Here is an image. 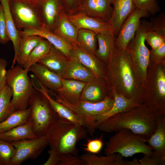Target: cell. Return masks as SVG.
<instances>
[{
    "mask_svg": "<svg viewBox=\"0 0 165 165\" xmlns=\"http://www.w3.org/2000/svg\"><path fill=\"white\" fill-rule=\"evenodd\" d=\"M16 149L10 165H20L29 159L35 160L47 146L45 135L34 138L25 139L11 143Z\"/></svg>",
    "mask_w": 165,
    "mask_h": 165,
    "instance_id": "obj_10",
    "label": "cell"
},
{
    "mask_svg": "<svg viewBox=\"0 0 165 165\" xmlns=\"http://www.w3.org/2000/svg\"><path fill=\"white\" fill-rule=\"evenodd\" d=\"M158 0H133L136 8L154 15L160 11Z\"/></svg>",
    "mask_w": 165,
    "mask_h": 165,
    "instance_id": "obj_37",
    "label": "cell"
},
{
    "mask_svg": "<svg viewBox=\"0 0 165 165\" xmlns=\"http://www.w3.org/2000/svg\"><path fill=\"white\" fill-rule=\"evenodd\" d=\"M165 56V42L163 43L158 48L152 50L150 52V57H152L156 60H161Z\"/></svg>",
    "mask_w": 165,
    "mask_h": 165,
    "instance_id": "obj_46",
    "label": "cell"
},
{
    "mask_svg": "<svg viewBox=\"0 0 165 165\" xmlns=\"http://www.w3.org/2000/svg\"><path fill=\"white\" fill-rule=\"evenodd\" d=\"M112 11V0H81L72 13H82L101 21L108 23Z\"/></svg>",
    "mask_w": 165,
    "mask_h": 165,
    "instance_id": "obj_12",
    "label": "cell"
},
{
    "mask_svg": "<svg viewBox=\"0 0 165 165\" xmlns=\"http://www.w3.org/2000/svg\"><path fill=\"white\" fill-rule=\"evenodd\" d=\"M31 125L27 122L0 134V139L11 143L20 140L38 138Z\"/></svg>",
    "mask_w": 165,
    "mask_h": 165,
    "instance_id": "obj_28",
    "label": "cell"
},
{
    "mask_svg": "<svg viewBox=\"0 0 165 165\" xmlns=\"http://www.w3.org/2000/svg\"><path fill=\"white\" fill-rule=\"evenodd\" d=\"M64 9L67 14L73 13L78 6L81 0H61Z\"/></svg>",
    "mask_w": 165,
    "mask_h": 165,
    "instance_id": "obj_45",
    "label": "cell"
},
{
    "mask_svg": "<svg viewBox=\"0 0 165 165\" xmlns=\"http://www.w3.org/2000/svg\"><path fill=\"white\" fill-rule=\"evenodd\" d=\"M115 37L112 31L97 34L98 47L95 55L100 60L108 62L116 48Z\"/></svg>",
    "mask_w": 165,
    "mask_h": 165,
    "instance_id": "obj_25",
    "label": "cell"
},
{
    "mask_svg": "<svg viewBox=\"0 0 165 165\" xmlns=\"http://www.w3.org/2000/svg\"><path fill=\"white\" fill-rule=\"evenodd\" d=\"M113 96L114 101L112 108L107 112L95 118L96 126L97 124L105 119L140 105L133 100L126 97L116 90L113 91Z\"/></svg>",
    "mask_w": 165,
    "mask_h": 165,
    "instance_id": "obj_24",
    "label": "cell"
},
{
    "mask_svg": "<svg viewBox=\"0 0 165 165\" xmlns=\"http://www.w3.org/2000/svg\"><path fill=\"white\" fill-rule=\"evenodd\" d=\"M152 28L150 22L141 20L134 38L127 47L136 72L143 79L146 76L150 60V51L145 45V36L148 31L152 30Z\"/></svg>",
    "mask_w": 165,
    "mask_h": 165,
    "instance_id": "obj_9",
    "label": "cell"
},
{
    "mask_svg": "<svg viewBox=\"0 0 165 165\" xmlns=\"http://www.w3.org/2000/svg\"><path fill=\"white\" fill-rule=\"evenodd\" d=\"M30 112L29 106L24 110L15 111L5 120L0 123V134L28 122Z\"/></svg>",
    "mask_w": 165,
    "mask_h": 165,
    "instance_id": "obj_30",
    "label": "cell"
},
{
    "mask_svg": "<svg viewBox=\"0 0 165 165\" xmlns=\"http://www.w3.org/2000/svg\"><path fill=\"white\" fill-rule=\"evenodd\" d=\"M67 17L79 29L90 30L97 34L112 31L108 23L101 21L82 13L67 14Z\"/></svg>",
    "mask_w": 165,
    "mask_h": 165,
    "instance_id": "obj_18",
    "label": "cell"
},
{
    "mask_svg": "<svg viewBox=\"0 0 165 165\" xmlns=\"http://www.w3.org/2000/svg\"><path fill=\"white\" fill-rule=\"evenodd\" d=\"M9 41L3 11L0 3V44H5Z\"/></svg>",
    "mask_w": 165,
    "mask_h": 165,
    "instance_id": "obj_41",
    "label": "cell"
},
{
    "mask_svg": "<svg viewBox=\"0 0 165 165\" xmlns=\"http://www.w3.org/2000/svg\"><path fill=\"white\" fill-rule=\"evenodd\" d=\"M88 132L82 125L60 118L48 127L45 135L50 149L60 156L70 153L77 156V143L87 137Z\"/></svg>",
    "mask_w": 165,
    "mask_h": 165,
    "instance_id": "obj_2",
    "label": "cell"
},
{
    "mask_svg": "<svg viewBox=\"0 0 165 165\" xmlns=\"http://www.w3.org/2000/svg\"><path fill=\"white\" fill-rule=\"evenodd\" d=\"M69 59L52 45L48 53L38 63L62 76Z\"/></svg>",
    "mask_w": 165,
    "mask_h": 165,
    "instance_id": "obj_23",
    "label": "cell"
},
{
    "mask_svg": "<svg viewBox=\"0 0 165 165\" xmlns=\"http://www.w3.org/2000/svg\"><path fill=\"white\" fill-rule=\"evenodd\" d=\"M96 79L86 83L82 92L80 101L96 102L103 99L102 92Z\"/></svg>",
    "mask_w": 165,
    "mask_h": 165,
    "instance_id": "obj_35",
    "label": "cell"
},
{
    "mask_svg": "<svg viewBox=\"0 0 165 165\" xmlns=\"http://www.w3.org/2000/svg\"><path fill=\"white\" fill-rule=\"evenodd\" d=\"M36 78L47 89L57 91L61 84L62 77L38 63L31 65L28 69Z\"/></svg>",
    "mask_w": 165,
    "mask_h": 165,
    "instance_id": "obj_19",
    "label": "cell"
},
{
    "mask_svg": "<svg viewBox=\"0 0 165 165\" xmlns=\"http://www.w3.org/2000/svg\"><path fill=\"white\" fill-rule=\"evenodd\" d=\"M139 165H161L157 160L151 156L144 155L139 160Z\"/></svg>",
    "mask_w": 165,
    "mask_h": 165,
    "instance_id": "obj_48",
    "label": "cell"
},
{
    "mask_svg": "<svg viewBox=\"0 0 165 165\" xmlns=\"http://www.w3.org/2000/svg\"><path fill=\"white\" fill-rule=\"evenodd\" d=\"M86 83L72 79H62L57 90L58 95L69 103L74 104L80 101V96Z\"/></svg>",
    "mask_w": 165,
    "mask_h": 165,
    "instance_id": "obj_22",
    "label": "cell"
},
{
    "mask_svg": "<svg viewBox=\"0 0 165 165\" xmlns=\"http://www.w3.org/2000/svg\"><path fill=\"white\" fill-rule=\"evenodd\" d=\"M117 132L106 143L105 155L118 153L123 157H128L138 153L148 156L152 154V148L146 144L142 136L125 129Z\"/></svg>",
    "mask_w": 165,
    "mask_h": 165,
    "instance_id": "obj_4",
    "label": "cell"
},
{
    "mask_svg": "<svg viewBox=\"0 0 165 165\" xmlns=\"http://www.w3.org/2000/svg\"><path fill=\"white\" fill-rule=\"evenodd\" d=\"M43 38L36 35L21 36L19 47L18 65L21 67L24 64L31 51Z\"/></svg>",
    "mask_w": 165,
    "mask_h": 165,
    "instance_id": "obj_31",
    "label": "cell"
},
{
    "mask_svg": "<svg viewBox=\"0 0 165 165\" xmlns=\"http://www.w3.org/2000/svg\"><path fill=\"white\" fill-rule=\"evenodd\" d=\"M103 135H101L99 138L87 140L86 144L83 145V150L87 153L98 154L103 146Z\"/></svg>",
    "mask_w": 165,
    "mask_h": 165,
    "instance_id": "obj_39",
    "label": "cell"
},
{
    "mask_svg": "<svg viewBox=\"0 0 165 165\" xmlns=\"http://www.w3.org/2000/svg\"><path fill=\"white\" fill-rule=\"evenodd\" d=\"M112 11L108 22L115 36L123 23L136 8L133 0H112Z\"/></svg>",
    "mask_w": 165,
    "mask_h": 165,
    "instance_id": "obj_16",
    "label": "cell"
},
{
    "mask_svg": "<svg viewBox=\"0 0 165 165\" xmlns=\"http://www.w3.org/2000/svg\"><path fill=\"white\" fill-rule=\"evenodd\" d=\"M56 100L67 107L81 119L83 126L88 133L92 136L97 129L95 118L108 111L113 103V98L106 96L102 100L96 102L80 101L71 104L63 97L55 94L51 93Z\"/></svg>",
    "mask_w": 165,
    "mask_h": 165,
    "instance_id": "obj_6",
    "label": "cell"
},
{
    "mask_svg": "<svg viewBox=\"0 0 165 165\" xmlns=\"http://www.w3.org/2000/svg\"><path fill=\"white\" fill-rule=\"evenodd\" d=\"M28 69L17 65L6 71L7 84L12 92L11 102L15 111L25 109L29 106V101L35 90Z\"/></svg>",
    "mask_w": 165,
    "mask_h": 165,
    "instance_id": "obj_5",
    "label": "cell"
},
{
    "mask_svg": "<svg viewBox=\"0 0 165 165\" xmlns=\"http://www.w3.org/2000/svg\"><path fill=\"white\" fill-rule=\"evenodd\" d=\"M7 65L6 60L0 58V92L7 84L6 68Z\"/></svg>",
    "mask_w": 165,
    "mask_h": 165,
    "instance_id": "obj_44",
    "label": "cell"
},
{
    "mask_svg": "<svg viewBox=\"0 0 165 165\" xmlns=\"http://www.w3.org/2000/svg\"><path fill=\"white\" fill-rule=\"evenodd\" d=\"M157 88L158 95L161 98L164 99L165 97V75L161 68L157 71Z\"/></svg>",
    "mask_w": 165,
    "mask_h": 165,
    "instance_id": "obj_43",
    "label": "cell"
},
{
    "mask_svg": "<svg viewBox=\"0 0 165 165\" xmlns=\"http://www.w3.org/2000/svg\"><path fill=\"white\" fill-rule=\"evenodd\" d=\"M15 151L11 143L0 139V165H10Z\"/></svg>",
    "mask_w": 165,
    "mask_h": 165,
    "instance_id": "obj_36",
    "label": "cell"
},
{
    "mask_svg": "<svg viewBox=\"0 0 165 165\" xmlns=\"http://www.w3.org/2000/svg\"><path fill=\"white\" fill-rule=\"evenodd\" d=\"M145 40L151 46L152 50L158 48L165 42V38L152 30L149 31L146 33Z\"/></svg>",
    "mask_w": 165,
    "mask_h": 165,
    "instance_id": "obj_40",
    "label": "cell"
},
{
    "mask_svg": "<svg viewBox=\"0 0 165 165\" xmlns=\"http://www.w3.org/2000/svg\"><path fill=\"white\" fill-rule=\"evenodd\" d=\"M64 9L61 0H40L38 14L43 26L54 32Z\"/></svg>",
    "mask_w": 165,
    "mask_h": 165,
    "instance_id": "obj_13",
    "label": "cell"
},
{
    "mask_svg": "<svg viewBox=\"0 0 165 165\" xmlns=\"http://www.w3.org/2000/svg\"><path fill=\"white\" fill-rule=\"evenodd\" d=\"M9 0H0V4L3 11L8 34L13 44L14 56L11 67L14 66L16 62H19V47L21 38L20 32L16 28L10 11Z\"/></svg>",
    "mask_w": 165,
    "mask_h": 165,
    "instance_id": "obj_21",
    "label": "cell"
},
{
    "mask_svg": "<svg viewBox=\"0 0 165 165\" xmlns=\"http://www.w3.org/2000/svg\"><path fill=\"white\" fill-rule=\"evenodd\" d=\"M19 31L21 37L36 35L45 39L67 58L69 59L74 49L72 45L43 26L38 29H24Z\"/></svg>",
    "mask_w": 165,
    "mask_h": 165,
    "instance_id": "obj_14",
    "label": "cell"
},
{
    "mask_svg": "<svg viewBox=\"0 0 165 165\" xmlns=\"http://www.w3.org/2000/svg\"><path fill=\"white\" fill-rule=\"evenodd\" d=\"M49 156L47 161L43 165H58L60 160V156L55 151L50 149Z\"/></svg>",
    "mask_w": 165,
    "mask_h": 165,
    "instance_id": "obj_47",
    "label": "cell"
},
{
    "mask_svg": "<svg viewBox=\"0 0 165 165\" xmlns=\"http://www.w3.org/2000/svg\"><path fill=\"white\" fill-rule=\"evenodd\" d=\"M79 29L68 19L64 9L61 12L56 29L54 32L71 43L74 48L79 46L77 36Z\"/></svg>",
    "mask_w": 165,
    "mask_h": 165,
    "instance_id": "obj_26",
    "label": "cell"
},
{
    "mask_svg": "<svg viewBox=\"0 0 165 165\" xmlns=\"http://www.w3.org/2000/svg\"><path fill=\"white\" fill-rule=\"evenodd\" d=\"M108 63V75L112 85L122 90L121 94L134 100L132 95L135 86L133 64L127 49L115 48Z\"/></svg>",
    "mask_w": 165,
    "mask_h": 165,
    "instance_id": "obj_3",
    "label": "cell"
},
{
    "mask_svg": "<svg viewBox=\"0 0 165 165\" xmlns=\"http://www.w3.org/2000/svg\"><path fill=\"white\" fill-rule=\"evenodd\" d=\"M73 52L80 61L97 78L104 77L101 63L95 54L88 52L79 46L74 48Z\"/></svg>",
    "mask_w": 165,
    "mask_h": 165,
    "instance_id": "obj_27",
    "label": "cell"
},
{
    "mask_svg": "<svg viewBox=\"0 0 165 165\" xmlns=\"http://www.w3.org/2000/svg\"><path fill=\"white\" fill-rule=\"evenodd\" d=\"M62 77V79H73L85 83L97 78L92 72L80 61L73 51Z\"/></svg>",
    "mask_w": 165,
    "mask_h": 165,
    "instance_id": "obj_17",
    "label": "cell"
},
{
    "mask_svg": "<svg viewBox=\"0 0 165 165\" xmlns=\"http://www.w3.org/2000/svg\"><path fill=\"white\" fill-rule=\"evenodd\" d=\"M12 91L7 84L0 92V123L5 120L15 111L11 102Z\"/></svg>",
    "mask_w": 165,
    "mask_h": 165,
    "instance_id": "obj_34",
    "label": "cell"
},
{
    "mask_svg": "<svg viewBox=\"0 0 165 165\" xmlns=\"http://www.w3.org/2000/svg\"><path fill=\"white\" fill-rule=\"evenodd\" d=\"M149 16L146 12L136 8L121 26L116 38L115 48L121 50L126 49L135 36L139 26L141 18Z\"/></svg>",
    "mask_w": 165,
    "mask_h": 165,
    "instance_id": "obj_11",
    "label": "cell"
},
{
    "mask_svg": "<svg viewBox=\"0 0 165 165\" xmlns=\"http://www.w3.org/2000/svg\"><path fill=\"white\" fill-rule=\"evenodd\" d=\"M97 35L95 32L90 30L79 29L77 36L79 46L88 52L95 55L97 49Z\"/></svg>",
    "mask_w": 165,
    "mask_h": 165,
    "instance_id": "obj_32",
    "label": "cell"
},
{
    "mask_svg": "<svg viewBox=\"0 0 165 165\" xmlns=\"http://www.w3.org/2000/svg\"><path fill=\"white\" fill-rule=\"evenodd\" d=\"M31 77L33 81L35 89L40 92L46 97L59 117L83 126L81 119L77 115L66 106L53 99L48 94L46 89L36 78L34 75H31Z\"/></svg>",
    "mask_w": 165,
    "mask_h": 165,
    "instance_id": "obj_20",
    "label": "cell"
},
{
    "mask_svg": "<svg viewBox=\"0 0 165 165\" xmlns=\"http://www.w3.org/2000/svg\"><path fill=\"white\" fill-rule=\"evenodd\" d=\"M40 0H9L10 11L16 28L36 29L43 25L38 12Z\"/></svg>",
    "mask_w": 165,
    "mask_h": 165,
    "instance_id": "obj_8",
    "label": "cell"
},
{
    "mask_svg": "<svg viewBox=\"0 0 165 165\" xmlns=\"http://www.w3.org/2000/svg\"><path fill=\"white\" fill-rule=\"evenodd\" d=\"M156 126L155 116L141 105L105 119L96 127L101 131L108 133L127 129L146 139L153 134Z\"/></svg>",
    "mask_w": 165,
    "mask_h": 165,
    "instance_id": "obj_1",
    "label": "cell"
},
{
    "mask_svg": "<svg viewBox=\"0 0 165 165\" xmlns=\"http://www.w3.org/2000/svg\"><path fill=\"white\" fill-rule=\"evenodd\" d=\"M79 157L83 165H122L123 160V157L118 153L98 156L86 152Z\"/></svg>",
    "mask_w": 165,
    "mask_h": 165,
    "instance_id": "obj_29",
    "label": "cell"
},
{
    "mask_svg": "<svg viewBox=\"0 0 165 165\" xmlns=\"http://www.w3.org/2000/svg\"><path fill=\"white\" fill-rule=\"evenodd\" d=\"M152 30L165 38V13L163 12L158 16L151 18Z\"/></svg>",
    "mask_w": 165,
    "mask_h": 165,
    "instance_id": "obj_38",
    "label": "cell"
},
{
    "mask_svg": "<svg viewBox=\"0 0 165 165\" xmlns=\"http://www.w3.org/2000/svg\"><path fill=\"white\" fill-rule=\"evenodd\" d=\"M58 165H83V164L79 156L67 153L60 156Z\"/></svg>",
    "mask_w": 165,
    "mask_h": 165,
    "instance_id": "obj_42",
    "label": "cell"
},
{
    "mask_svg": "<svg viewBox=\"0 0 165 165\" xmlns=\"http://www.w3.org/2000/svg\"><path fill=\"white\" fill-rule=\"evenodd\" d=\"M31 112L28 122L38 137L45 135L48 127L59 118L46 97L35 89L29 101Z\"/></svg>",
    "mask_w": 165,
    "mask_h": 165,
    "instance_id": "obj_7",
    "label": "cell"
},
{
    "mask_svg": "<svg viewBox=\"0 0 165 165\" xmlns=\"http://www.w3.org/2000/svg\"><path fill=\"white\" fill-rule=\"evenodd\" d=\"M156 129L148 138L144 141L153 150L151 155L159 161L162 165L165 164V117H156Z\"/></svg>",
    "mask_w": 165,
    "mask_h": 165,
    "instance_id": "obj_15",
    "label": "cell"
},
{
    "mask_svg": "<svg viewBox=\"0 0 165 165\" xmlns=\"http://www.w3.org/2000/svg\"><path fill=\"white\" fill-rule=\"evenodd\" d=\"M51 46V44L48 40L43 38L32 50L21 67L25 69L28 70L31 65L38 63L48 53Z\"/></svg>",
    "mask_w": 165,
    "mask_h": 165,
    "instance_id": "obj_33",
    "label": "cell"
}]
</instances>
